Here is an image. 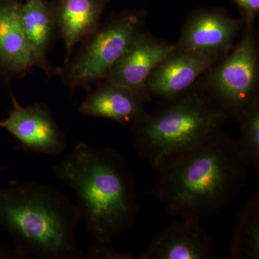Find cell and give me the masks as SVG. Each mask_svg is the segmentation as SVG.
I'll use <instances>...</instances> for the list:
<instances>
[{"instance_id":"cell-1","label":"cell","mask_w":259,"mask_h":259,"mask_svg":"<svg viewBox=\"0 0 259 259\" xmlns=\"http://www.w3.org/2000/svg\"><path fill=\"white\" fill-rule=\"evenodd\" d=\"M248 167L222 131L158 170L151 193L169 215L201 221L236 200Z\"/></svg>"},{"instance_id":"cell-2","label":"cell","mask_w":259,"mask_h":259,"mask_svg":"<svg viewBox=\"0 0 259 259\" xmlns=\"http://www.w3.org/2000/svg\"><path fill=\"white\" fill-rule=\"evenodd\" d=\"M52 171L74 190L95 243L112 244L134 225L139 212L136 185L121 153L81 142Z\"/></svg>"},{"instance_id":"cell-3","label":"cell","mask_w":259,"mask_h":259,"mask_svg":"<svg viewBox=\"0 0 259 259\" xmlns=\"http://www.w3.org/2000/svg\"><path fill=\"white\" fill-rule=\"evenodd\" d=\"M81 219L77 204L55 187L29 182L0 188V226L20 258H87L74 236Z\"/></svg>"},{"instance_id":"cell-4","label":"cell","mask_w":259,"mask_h":259,"mask_svg":"<svg viewBox=\"0 0 259 259\" xmlns=\"http://www.w3.org/2000/svg\"><path fill=\"white\" fill-rule=\"evenodd\" d=\"M228 116L200 83L162 100L152 114L131 125L136 152L158 171L222 132Z\"/></svg>"},{"instance_id":"cell-5","label":"cell","mask_w":259,"mask_h":259,"mask_svg":"<svg viewBox=\"0 0 259 259\" xmlns=\"http://www.w3.org/2000/svg\"><path fill=\"white\" fill-rule=\"evenodd\" d=\"M146 10H128L112 15L81 42L77 54L59 69L66 87L91 88L106 79L115 63L144 30Z\"/></svg>"},{"instance_id":"cell-6","label":"cell","mask_w":259,"mask_h":259,"mask_svg":"<svg viewBox=\"0 0 259 259\" xmlns=\"http://www.w3.org/2000/svg\"><path fill=\"white\" fill-rule=\"evenodd\" d=\"M200 84L228 117L234 119L259 97V49L254 25H243L239 40L205 73Z\"/></svg>"},{"instance_id":"cell-7","label":"cell","mask_w":259,"mask_h":259,"mask_svg":"<svg viewBox=\"0 0 259 259\" xmlns=\"http://www.w3.org/2000/svg\"><path fill=\"white\" fill-rule=\"evenodd\" d=\"M12 95L13 108L0 127L14 136L25 151L57 155L67 146L66 135L61 131L49 107L44 103L22 106Z\"/></svg>"},{"instance_id":"cell-8","label":"cell","mask_w":259,"mask_h":259,"mask_svg":"<svg viewBox=\"0 0 259 259\" xmlns=\"http://www.w3.org/2000/svg\"><path fill=\"white\" fill-rule=\"evenodd\" d=\"M241 18H233L223 8H197L185 20L177 48L226 56L241 35Z\"/></svg>"},{"instance_id":"cell-9","label":"cell","mask_w":259,"mask_h":259,"mask_svg":"<svg viewBox=\"0 0 259 259\" xmlns=\"http://www.w3.org/2000/svg\"><path fill=\"white\" fill-rule=\"evenodd\" d=\"M224 56L177 48L153 69L146 79L145 92L161 100L178 96L197 82L202 75Z\"/></svg>"},{"instance_id":"cell-10","label":"cell","mask_w":259,"mask_h":259,"mask_svg":"<svg viewBox=\"0 0 259 259\" xmlns=\"http://www.w3.org/2000/svg\"><path fill=\"white\" fill-rule=\"evenodd\" d=\"M142 259H212L218 258L215 245L200 221L181 218L153 237Z\"/></svg>"},{"instance_id":"cell-11","label":"cell","mask_w":259,"mask_h":259,"mask_svg":"<svg viewBox=\"0 0 259 259\" xmlns=\"http://www.w3.org/2000/svg\"><path fill=\"white\" fill-rule=\"evenodd\" d=\"M176 49V44L161 40L143 30L115 63L105 79L147 95L145 84L148 76Z\"/></svg>"},{"instance_id":"cell-12","label":"cell","mask_w":259,"mask_h":259,"mask_svg":"<svg viewBox=\"0 0 259 259\" xmlns=\"http://www.w3.org/2000/svg\"><path fill=\"white\" fill-rule=\"evenodd\" d=\"M97 84L80 104V113L131 125L147 117L146 103L151 100L147 95L106 79Z\"/></svg>"},{"instance_id":"cell-13","label":"cell","mask_w":259,"mask_h":259,"mask_svg":"<svg viewBox=\"0 0 259 259\" xmlns=\"http://www.w3.org/2000/svg\"><path fill=\"white\" fill-rule=\"evenodd\" d=\"M106 0H59L52 8L58 32L65 48L64 64L74 54L78 44L101 25Z\"/></svg>"},{"instance_id":"cell-14","label":"cell","mask_w":259,"mask_h":259,"mask_svg":"<svg viewBox=\"0 0 259 259\" xmlns=\"http://www.w3.org/2000/svg\"><path fill=\"white\" fill-rule=\"evenodd\" d=\"M37 62L25 37L21 5L11 2L0 5V69L14 76H24Z\"/></svg>"},{"instance_id":"cell-15","label":"cell","mask_w":259,"mask_h":259,"mask_svg":"<svg viewBox=\"0 0 259 259\" xmlns=\"http://www.w3.org/2000/svg\"><path fill=\"white\" fill-rule=\"evenodd\" d=\"M21 20L37 68L49 76L58 75L59 69L52 67L47 59L56 34L59 33L52 8L45 0H27L21 5Z\"/></svg>"},{"instance_id":"cell-16","label":"cell","mask_w":259,"mask_h":259,"mask_svg":"<svg viewBox=\"0 0 259 259\" xmlns=\"http://www.w3.org/2000/svg\"><path fill=\"white\" fill-rule=\"evenodd\" d=\"M234 259L259 258V195L248 199L237 218L229 249Z\"/></svg>"},{"instance_id":"cell-17","label":"cell","mask_w":259,"mask_h":259,"mask_svg":"<svg viewBox=\"0 0 259 259\" xmlns=\"http://www.w3.org/2000/svg\"><path fill=\"white\" fill-rule=\"evenodd\" d=\"M237 120L240 122V138L237 141L242 157L248 166L259 165V97L242 110Z\"/></svg>"},{"instance_id":"cell-18","label":"cell","mask_w":259,"mask_h":259,"mask_svg":"<svg viewBox=\"0 0 259 259\" xmlns=\"http://www.w3.org/2000/svg\"><path fill=\"white\" fill-rule=\"evenodd\" d=\"M87 253V258L142 259L141 255L125 254L116 250L112 244L95 243Z\"/></svg>"},{"instance_id":"cell-19","label":"cell","mask_w":259,"mask_h":259,"mask_svg":"<svg viewBox=\"0 0 259 259\" xmlns=\"http://www.w3.org/2000/svg\"><path fill=\"white\" fill-rule=\"evenodd\" d=\"M244 25H254L259 15V0H233Z\"/></svg>"}]
</instances>
